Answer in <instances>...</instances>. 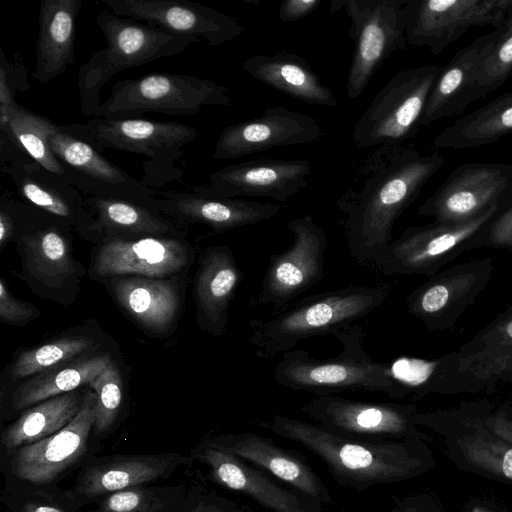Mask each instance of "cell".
<instances>
[{"label": "cell", "mask_w": 512, "mask_h": 512, "mask_svg": "<svg viewBox=\"0 0 512 512\" xmlns=\"http://www.w3.org/2000/svg\"><path fill=\"white\" fill-rule=\"evenodd\" d=\"M444 162L437 152L422 154L402 144L379 146L359 161L337 200L349 252L357 262L374 263L384 253L396 221Z\"/></svg>", "instance_id": "6da1fadb"}, {"label": "cell", "mask_w": 512, "mask_h": 512, "mask_svg": "<svg viewBox=\"0 0 512 512\" xmlns=\"http://www.w3.org/2000/svg\"><path fill=\"white\" fill-rule=\"evenodd\" d=\"M387 284L348 286L307 296L277 312L249 321V342L260 359L284 354L302 340L333 334L379 308Z\"/></svg>", "instance_id": "7a4b0ae2"}, {"label": "cell", "mask_w": 512, "mask_h": 512, "mask_svg": "<svg viewBox=\"0 0 512 512\" xmlns=\"http://www.w3.org/2000/svg\"><path fill=\"white\" fill-rule=\"evenodd\" d=\"M341 352L318 359L307 350L292 349L282 354L274 369L275 382L285 388L322 395L345 390H368L403 397L387 363L375 361L364 348L365 330L354 324L336 330Z\"/></svg>", "instance_id": "3957f363"}, {"label": "cell", "mask_w": 512, "mask_h": 512, "mask_svg": "<svg viewBox=\"0 0 512 512\" xmlns=\"http://www.w3.org/2000/svg\"><path fill=\"white\" fill-rule=\"evenodd\" d=\"M95 20L107 46L94 52L78 71L80 109L85 116L96 117L102 103L100 91L117 73L176 56L192 43L200 41L192 36L174 34L162 27L120 17L108 11L98 12Z\"/></svg>", "instance_id": "277c9868"}, {"label": "cell", "mask_w": 512, "mask_h": 512, "mask_svg": "<svg viewBox=\"0 0 512 512\" xmlns=\"http://www.w3.org/2000/svg\"><path fill=\"white\" fill-rule=\"evenodd\" d=\"M491 406L485 399L461 402L416 412L414 420L442 439L447 457L458 469L512 485V443L488 427Z\"/></svg>", "instance_id": "5b68a950"}, {"label": "cell", "mask_w": 512, "mask_h": 512, "mask_svg": "<svg viewBox=\"0 0 512 512\" xmlns=\"http://www.w3.org/2000/svg\"><path fill=\"white\" fill-rule=\"evenodd\" d=\"M63 127L98 151L115 149L149 158L143 181L147 186L179 179L174 162L183 155L182 148L197 137L194 127L180 122L128 117H94Z\"/></svg>", "instance_id": "8992f818"}, {"label": "cell", "mask_w": 512, "mask_h": 512, "mask_svg": "<svg viewBox=\"0 0 512 512\" xmlns=\"http://www.w3.org/2000/svg\"><path fill=\"white\" fill-rule=\"evenodd\" d=\"M271 428L279 434L315 447L325 459L340 471L356 472L364 479L404 480L419 476L435 466V459L425 440L405 439L390 451L381 454L354 443L346 442L327 429L276 416Z\"/></svg>", "instance_id": "52a82bcc"}, {"label": "cell", "mask_w": 512, "mask_h": 512, "mask_svg": "<svg viewBox=\"0 0 512 512\" xmlns=\"http://www.w3.org/2000/svg\"><path fill=\"white\" fill-rule=\"evenodd\" d=\"M440 69L426 64L395 73L357 120L353 131L356 145H401L414 137Z\"/></svg>", "instance_id": "ba28073f"}, {"label": "cell", "mask_w": 512, "mask_h": 512, "mask_svg": "<svg viewBox=\"0 0 512 512\" xmlns=\"http://www.w3.org/2000/svg\"><path fill=\"white\" fill-rule=\"evenodd\" d=\"M226 87L211 79L155 73L117 82L96 117L125 118L143 112L195 115L206 106H229Z\"/></svg>", "instance_id": "9c48e42d"}, {"label": "cell", "mask_w": 512, "mask_h": 512, "mask_svg": "<svg viewBox=\"0 0 512 512\" xmlns=\"http://www.w3.org/2000/svg\"><path fill=\"white\" fill-rule=\"evenodd\" d=\"M406 0H334L330 11L344 9L351 19L348 36L355 46L346 91L358 98L376 71L407 44Z\"/></svg>", "instance_id": "30bf717a"}, {"label": "cell", "mask_w": 512, "mask_h": 512, "mask_svg": "<svg viewBox=\"0 0 512 512\" xmlns=\"http://www.w3.org/2000/svg\"><path fill=\"white\" fill-rule=\"evenodd\" d=\"M508 204L494 205L477 218L459 224L433 222L407 228L376 259L384 275H423L427 278L471 250L475 236Z\"/></svg>", "instance_id": "8fae6325"}, {"label": "cell", "mask_w": 512, "mask_h": 512, "mask_svg": "<svg viewBox=\"0 0 512 512\" xmlns=\"http://www.w3.org/2000/svg\"><path fill=\"white\" fill-rule=\"evenodd\" d=\"M512 202V165L464 163L417 208V215L434 222L459 224L471 221L494 205Z\"/></svg>", "instance_id": "7c38bea8"}, {"label": "cell", "mask_w": 512, "mask_h": 512, "mask_svg": "<svg viewBox=\"0 0 512 512\" xmlns=\"http://www.w3.org/2000/svg\"><path fill=\"white\" fill-rule=\"evenodd\" d=\"M405 13L407 43L437 55L472 27L503 26L512 0H410Z\"/></svg>", "instance_id": "4fadbf2b"}, {"label": "cell", "mask_w": 512, "mask_h": 512, "mask_svg": "<svg viewBox=\"0 0 512 512\" xmlns=\"http://www.w3.org/2000/svg\"><path fill=\"white\" fill-rule=\"evenodd\" d=\"M286 228L293 242L286 250L269 257L257 298L261 305L282 308L324 277L328 244L325 231L310 214L291 220Z\"/></svg>", "instance_id": "5bb4252c"}, {"label": "cell", "mask_w": 512, "mask_h": 512, "mask_svg": "<svg viewBox=\"0 0 512 512\" xmlns=\"http://www.w3.org/2000/svg\"><path fill=\"white\" fill-rule=\"evenodd\" d=\"M447 378L455 393H493L512 383V301L458 350L445 355Z\"/></svg>", "instance_id": "9a60e30c"}, {"label": "cell", "mask_w": 512, "mask_h": 512, "mask_svg": "<svg viewBox=\"0 0 512 512\" xmlns=\"http://www.w3.org/2000/svg\"><path fill=\"white\" fill-rule=\"evenodd\" d=\"M493 269L491 258L443 269L407 296V310L429 330H451L489 285Z\"/></svg>", "instance_id": "2e32d148"}, {"label": "cell", "mask_w": 512, "mask_h": 512, "mask_svg": "<svg viewBox=\"0 0 512 512\" xmlns=\"http://www.w3.org/2000/svg\"><path fill=\"white\" fill-rule=\"evenodd\" d=\"M49 145L63 166L65 177L82 194L127 199L158 209L155 190L133 178L63 125H58L49 137Z\"/></svg>", "instance_id": "e0dca14e"}, {"label": "cell", "mask_w": 512, "mask_h": 512, "mask_svg": "<svg viewBox=\"0 0 512 512\" xmlns=\"http://www.w3.org/2000/svg\"><path fill=\"white\" fill-rule=\"evenodd\" d=\"M311 164L306 159H256L214 171L205 185L191 189L210 196H257L285 202L308 186Z\"/></svg>", "instance_id": "ac0fdd59"}, {"label": "cell", "mask_w": 512, "mask_h": 512, "mask_svg": "<svg viewBox=\"0 0 512 512\" xmlns=\"http://www.w3.org/2000/svg\"><path fill=\"white\" fill-rule=\"evenodd\" d=\"M112 13L203 39L211 46L230 42L245 31L231 16L186 0H101Z\"/></svg>", "instance_id": "d6986e66"}, {"label": "cell", "mask_w": 512, "mask_h": 512, "mask_svg": "<svg viewBox=\"0 0 512 512\" xmlns=\"http://www.w3.org/2000/svg\"><path fill=\"white\" fill-rule=\"evenodd\" d=\"M324 136L312 116L272 106L261 116L226 126L216 141L213 158L235 159L273 147L309 144Z\"/></svg>", "instance_id": "ffe728a7"}, {"label": "cell", "mask_w": 512, "mask_h": 512, "mask_svg": "<svg viewBox=\"0 0 512 512\" xmlns=\"http://www.w3.org/2000/svg\"><path fill=\"white\" fill-rule=\"evenodd\" d=\"M302 409L329 431L395 436L403 440L430 439L415 423L417 409L411 403L361 402L322 395Z\"/></svg>", "instance_id": "44dd1931"}, {"label": "cell", "mask_w": 512, "mask_h": 512, "mask_svg": "<svg viewBox=\"0 0 512 512\" xmlns=\"http://www.w3.org/2000/svg\"><path fill=\"white\" fill-rule=\"evenodd\" d=\"M97 396L87 390L76 416L58 432L17 449L11 458V470L21 479L47 484L57 478L85 452L95 423Z\"/></svg>", "instance_id": "7402d4cb"}, {"label": "cell", "mask_w": 512, "mask_h": 512, "mask_svg": "<svg viewBox=\"0 0 512 512\" xmlns=\"http://www.w3.org/2000/svg\"><path fill=\"white\" fill-rule=\"evenodd\" d=\"M1 160L2 172L23 200L64 223L93 226L85 198L66 177L48 171L30 156L7 155Z\"/></svg>", "instance_id": "603a6c76"}, {"label": "cell", "mask_w": 512, "mask_h": 512, "mask_svg": "<svg viewBox=\"0 0 512 512\" xmlns=\"http://www.w3.org/2000/svg\"><path fill=\"white\" fill-rule=\"evenodd\" d=\"M159 211L180 220L208 225L217 232L254 225L275 217L282 206L200 192L156 191Z\"/></svg>", "instance_id": "cb8c5ba5"}, {"label": "cell", "mask_w": 512, "mask_h": 512, "mask_svg": "<svg viewBox=\"0 0 512 512\" xmlns=\"http://www.w3.org/2000/svg\"><path fill=\"white\" fill-rule=\"evenodd\" d=\"M187 262L185 245L173 238H114L99 250L94 271L99 276L136 274L162 278L179 271Z\"/></svg>", "instance_id": "d4e9b609"}, {"label": "cell", "mask_w": 512, "mask_h": 512, "mask_svg": "<svg viewBox=\"0 0 512 512\" xmlns=\"http://www.w3.org/2000/svg\"><path fill=\"white\" fill-rule=\"evenodd\" d=\"M188 459L177 453L118 455L88 465L80 473L75 490L96 497L167 478Z\"/></svg>", "instance_id": "484cf974"}, {"label": "cell", "mask_w": 512, "mask_h": 512, "mask_svg": "<svg viewBox=\"0 0 512 512\" xmlns=\"http://www.w3.org/2000/svg\"><path fill=\"white\" fill-rule=\"evenodd\" d=\"M499 35V28L476 38L440 69L421 127L461 113L470 104L478 69Z\"/></svg>", "instance_id": "4316f807"}, {"label": "cell", "mask_w": 512, "mask_h": 512, "mask_svg": "<svg viewBox=\"0 0 512 512\" xmlns=\"http://www.w3.org/2000/svg\"><path fill=\"white\" fill-rule=\"evenodd\" d=\"M82 0H42L32 77L48 83L75 63L76 19Z\"/></svg>", "instance_id": "83f0119b"}, {"label": "cell", "mask_w": 512, "mask_h": 512, "mask_svg": "<svg viewBox=\"0 0 512 512\" xmlns=\"http://www.w3.org/2000/svg\"><path fill=\"white\" fill-rule=\"evenodd\" d=\"M242 67L253 78L297 100L328 107L337 104L334 92L294 52L250 56Z\"/></svg>", "instance_id": "f1b7e54d"}, {"label": "cell", "mask_w": 512, "mask_h": 512, "mask_svg": "<svg viewBox=\"0 0 512 512\" xmlns=\"http://www.w3.org/2000/svg\"><path fill=\"white\" fill-rule=\"evenodd\" d=\"M241 278L242 272L228 247H211L201 256L195 297L198 314L211 333L224 332L230 301Z\"/></svg>", "instance_id": "f546056e"}, {"label": "cell", "mask_w": 512, "mask_h": 512, "mask_svg": "<svg viewBox=\"0 0 512 512\" xmlns=\"http://www.w3.org/2000/svg\"><path fill=\"white\" fill-rule=\"evenodd\" d=\"M512 134V91L462 116L433 140L434 149H469Z\"/></svg>", "instance_id": "4dcf8cb0"}, {"label": "cell", "mask_w": 512, "mask_h": 512, "mask_svg": "<svg viewBox=\"0 0 512 512\" xmlns=\"http://www.w3.org/2000/svg\"><path fill=\"white\" fill-rule=\"evenodd\" d=\"M108 354L77 358L34 375L19 385L12 395L14 409L21 410L44 400L89 384L111 361Z\"/></svg>", "instance_id": "1f68e13d"}, {"label": "cell", "mask_w": 512, "mask_h": 512, "mask_svg": "<svg viewBox=\"0 0 512 512\" xmlns=\"http://www.w3.org/2000/svg\"><path fill=\"white\" fill-rule=\"evenodd\" d=\"M83 399L84 395L74 390L37 403L4 429L2 445L14 453L23 446L53 435L72 421Z\"/></svg>", "instance_id": "d6a6232c"}, {"label": "cell", "mask_w": 512, "mask_h": 512, "mask_svg": "<svg viewBox=\"0 0 512 512\" xmlns=\"http://www.w3.org/2000/svg\"><path fill=\"white\" fill-rule=\"evenodd\" d=\"M114 292L119 303L142 325L161 331L174 320L178 296L168 281L126 278L118 280Z\"/></svg>", "instance_id": "836d02e7"}, {"label": "cell", "mask_w": 512, "mask_h": 512, "mask_svg": "<svg viewBox=\"0 0 512 512\" xmlns=\"http://www.w3.org/2000/svg\"><path fill=\"white\" fill-rule=\"evenodd\" d=\"M58 125L18 102L11 107L0 108L1 136L48 171L65 177L64 168L49 145V137Z\"/></svg>", "instance_id": "e575fe53"}, {"label": "cell", "mask_w": 512, "mask_h": 512, "mask_svg": "<svg viewBox=\"0 0 512 512\" xmlns=\"http://www.w3.org/2000/svg\"><path fill=\"white\" fill-rule=\"evenodd\" d=\"M87 206L98 218L94 226L109 232L157 236L169 232L171 224L153 207L120 198L87 196Z\"/></svg>", "instance_id": "d590c367"}, {"label": "cell", "mask_w": 512, "mask_h": 512, "mask_svg": "<svg viewBox=\"0 0 512 512\" xmlns=\"http://www.w3.org/2000/svg\"><path fill=\"white\" fill-rule=\"evenodd\" d=\"M33 273L48 283L64 281L73 272L65 238L55 226L22 237Z\"/></svg>", "instance_id": "8d00e7d4"}, {"label": "cell", "mask_w": 512, "mask_h": 512, "mask_svg": "<svg viewBox=\"0 0 512 512\" xmlns=\"http://www.w3.org/2000/svg\"><path fill=\"white\" fill-rule=\"evenodd\" d=\"M92 339L85 336H68L23 350L14 362L13 380L39 374L63 363L77 359L92 346Z\"/></svg>", "instance_id": "74e56055"}, {"label": "cell", "mask_w": 512, "mask_h": 512, "mask_svg": "<svg viewBox=\"0 0 512 512\" xmlns=\"http://www.w3.org/2000/svg\"><path fill=\"white\" fill-rule=\"evenodd\" d=\"M389 367L403 397L414 395L420 398L431 393L447 394L443 356L434 360L399 357Z\"/></svg>", "instance_id": "f35d334b"}, {"label": "cell", "mask_w": 512, "mask_h": 512, "mask_svg": "<svg viewBox=\"0 0 512 512\" xmlns=\"http://www.w3.org/2000/svg\"><path fill=\"white\" fill-rule=\"evenodd\" d=\"M512 75V16L499 28V35L483 59L470 95V103L503 85Z\"/></svg>", "instance_id": "ab89813d"}, {"label": "cell", "mask_w": 512, "mask_h": 512, "mask_svg": "<svg viewBox=\"0 0 512 512\" xmlns=\"http://www.w3.org/2000/svg\"><path fill=\"white\" fill-rule=\"evenodd\" d=\"M236 438L241 443L234 437H224L208 441L207 445L230 454L236 453L246 458H251L279 478L291 482L307 492L313 491L308 483L307 474L296 462L283 455L266 452L265 450L255 448L253 445H248L243 436H236Z\"/></svg>", "instance_id": "60d3db41"}, {"label": "cell", "mask_w": 512, "mask_h": 512, "mask_svg": "<svg viewBox=\"0 0 512 512\" xmlns=\"http://www.w3.org/2000/svg\"><path fill=\"white\" fill-rule=\"evenodd\" d=\"M88 385L97 396L94 428L100 434L112 426L122 403L123 383L116 363L111 360Z\"/></svg>", "instance_id": "b9f144b4"}, {"label": "cell", "mask_w": 512, "mask_h": 512, "mask_svg": "<svg viewBox=\"0 0 512 512\" xmlns=\"http://www.w3.org/2000/svg\"><path fill=\"white\" fill-rule=\"evenodd\" d=\"M163 505L155 491L136 486L113 492L101 502L97 512H155Z\"/></svg>", "instance_id": "7bdbcfd3"}, {"label": "cell", "mask_w": 512, "mask_h": 512, "mask_svg": "<svg viewBox=\"0 0 512 512\" xmlns=\"http://www.w3.org/2000/svg\"><path fill=\"white\" fill-rule=\"evenodd\" d=\"M490 247L512 252V202L506 205L472 240L471 250Z\"/></svg>", "instance_id": "ee69618b"}, {"label": "cell", "mask_w": 512, "mask_h": 512, "mask_svg": "<svg viewBox=\"0 0 512 512\" xmlns=\"http://www.w3.org/2000/svg\"><path fill=\"white\" fill-rule=\"evenodd\" d=\"M39 315L37 309L15 298L8 290L3 279L0 281V318L13 325L26 323Z\"/></svg>", "instance_id": "f6af8a7d"}, {"label": "cell", "mask_w": 512, "mask_h": 512, "mask_svg": "<svg viewBox=\"0 0 512 512\" xmlns=\"http://www.w3.org/2000/svg\"><path fill=\"white\" fill-rule=\"evenodd\" d=\"M486 423L498 435L512 443V406L503 404L498 407L491 406Z\"/></svg>", "instance_id": "bcb514c9"}, {"label": "cell", "mask_w": 512, "mask_h": 512, "mask_svg": "<svg viewBox=\"0 0 512 512\" xmlns=\"http://www.w3.org/2000/svg\"><path fill=\"white\" fill-rule=\"evenodd\" d=\"M321 3V0H283L278 16L283 22L297 21L313 13Z\"/></svg>", "instance_id": "7dc6e473"}, {"label": "cell", "mask_w": 512, "mask_h": 512, "mask_svg": "<svg viewBox=\"0 0 512 512\" xmlns=\"http://www.w3.org/2000/svg\"><path fill=\"white\" fill-rule=\"evenodd\" d=\"M460 512H509L499 499L481 495L468 499L461 507Z\"/></svg>", "instance_id": "c3c4849f"}, {"label": "cell", "mask_w": 512, "mask_h": 512, "mask_svg": "<svg viewBox=\"0 0 512 512\" xmlns=\"http://www.w3.org/2000/svg\"><path fill=\"white\" fill-rule=\"evenodd\" d=\"M401 512H446L440 500L429 494L411 497L403 503Z\"/></svg>", "instance_id": "681fc988"}, {"label": "cell", "mask_w": 512, "mask_h": 512, "mask_svg": "<svg viewBox=\"0 0 512 512\" xmlns=\"http://www.w3.org/2000/svg\"><path fill=\"white\" fill-rule=\"evenodd\" d=\"M14 233V221L10 213L2 208L0 211V246L3 248Z\"/></svg>", "instance_id": "f907efd6"}, {"label": "cell", "mask_w": 512, "mask_h": 512, "mask_svg": "<svg viewBox=\"0 0 512 512\" xmlns=\"http://www.w3.org/2000/svg\"><path fill=\"white\" fill-rule=\"evenodd\" d=\"M22 512H64V510L55 504L29 502L24 505Z\"/></svg>", "instance_id": "816d5d0a"}, {"label": "cell", "mask_w": 512, "mask_h": 512, "mask_svg": "<svg viewBox=\"0 0 512 512\" xmlns=\"http://www.w3.org/2000/svg\"><path fill=\"white\" fill-rule=\"evenodd\" d=\"M191 512H208V510L198 506L194 510H192Z\"/></svg>", "instance_id": "f5cc1de1"}]
</instances>
